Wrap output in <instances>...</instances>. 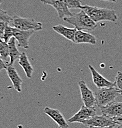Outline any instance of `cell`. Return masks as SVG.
Returning a JSON list of instances; mask_svg holds the SVG:
<instances>
[{"label":"cell","instance_id":"obj_10","mask_svg":"<svg viewBox=\"0 0 122 128\" xmlns=\"http://www.w3.org/2000/svg\"><path fill=\"white\" fill-rule=\"evenodd\" d=\"M88 68H89L91 73L92 81L98 89L99 88H110L115 86L114 82L108 81L106 78H104L92 65H89Z\"/></svg>","mask_w":122,"mask_h":128},{"label":"cell","instance_id":"obj_24","mask_svg":"<svg viewBox=\"0 0 122 128\" xmlns=\"http://www.w3.org/2000/svg\"><path fill=\"white\" fill-rule=\"evenodd\" d=\"M6 68H7V64L4 62V60L2 59L1 56H0V71L4 70V69H6Z\"/></svg>","mask_w":122,"mask_h":128},{"label":"cell","instance_id":"obj_14","mask_svg":"<svg viewBox=\"0 0 122 128\" xmlns=\"http://www.w3.org/2000/svg\"><path fill=\"white\" fill-rule=\"evenodd\" d=\"M97 42L96 38L91 33L83 30H76L75 35V42L76 44H89L95 45Z\"/></svg>","mask_w":122,"mask_h":128},{"label":"cell","instance_id":"obj_30","mask_svg":"<svg viewBox=\"0 0 122 128\" xmlns=\"http://www.w3.org/2000/svg\"></svg>","mask_w":122,"mask_h":128},{"label":"cell","instance_id":"obj_7","mask_svg":"<svg viewBox=\"0 0 122 128\" xmlns=\"http://www.w3.org/2000/svg\"><path fill=\"white\" fill-rule=\"evenodd\" d=\"M96 115V110L95 108H90L83 105L77 113L73 114L68 120L70 123L79 122L81 123L83 121L90 119L92 117Z\"/></svg>","mask_w":122,"mask_h":128},{"label":"cell","instance_id":"obj_3","mask_svg":"<svg viewBox=\"0 0 122 128\" xmlns=\"http://www.w3.org/2000/svg\"><path fill=\"white\" fill-rule=\"evenodd\" d=\"M96 105L99 108L104 107L115 102L118 96L121 95L120 92L113 87L99 88L94 92Z\"/></svg>","mask_w":122,"mask_h":128},{"label":"cell","instance_id":"obj_18","mask_svg":"<svg viewBox=\"0 0 122 128\" xmlns=\"http://www.w3.org/2000/svg\"><path fill=\"white\" fill-rule=\"evenodd\" d=\"M0 56L4 62L8 64L9 62H7V59L9 57L8 44L2 40H0Z\"/></svg>","mask_w":122,"mask_h":128},{"label":"cell","instance_id":"obj_29","mask_svg":"<svg viewBox=\"0 0 122 128\" xmlns=\"http://www.w3.org/2000/svg\"><path fill=\"white\" fill-rule=\"evenodd\" d=\"M2 1H3V0H0V6H1V3H2Z\"/></svg>","mask_w":122,"mask_h":128},{"label":"cell","instance_id":"obj_23","mask_svg":"<svg viewBox=\"0 0 122 128\" xmlns=\"http://www.w3.org/2000/svg\"><path fill=\"white\" fill-rule=\"evenodd\" d=\"M6 24H7L4 23V22H0V40H3L4 32H5V27H6Z\"/></svg>","mask_w":122,"mask_h":128},{"label":"cell","instance_id":"obj_26","mask_svg":"<svg viewBox=\"0 0 122 128\" xmlns=\"http://www.w3.org/2000/svg\"><path fill=\"white\" fill-rule=\"evenodd\" d=\"M115 125L107 126V127H89V128H115Z\"/></svg>","mask_w":122,"mask_h":128},{"label":"cell","instance_id":"obj_13","mask_svg":"<svg viewBox=\"0 0 122 128\" xmlns=\"http://www.w3.org/2000/svg\"><path fill=\"white\" fill-rule=\"evenodd\" d=\"M6 70L8 77L13 84V87L17 92H21L22 91V80L17 73V70L13 65H7Z\"/></svg>","mask_w":122,"mask_h":128},{"label":"cell","instance_id":"obj_16","mask_svg":"<svg viewBox=\"0 0 122 128\" xmlns=\"http://www.w3.org/2000/svg\"><path fill=\"white\" fill-rule=\"evenodd\" d=\"M19 64L23 68L24 71L25 72V74H26V76L29 79L32 78L34 70H33V66L29 61L28 56H27L26 53L24 52L21 53V56L19 58Z\"/></svg>","mask_w":122,"mask_h":128},{"label":"cell","instance_id":"obj_20","mask_svg":"<svg viewBox=\"0 0 122 128\" xmlns=\"http://www.w3.org/2000/svg\"><path fill=\"white\" fill-rule=\"evenodd\" d=\"M65 4L68 9H81V0H64Z\"/></svg>","mask_w":122,"mask_h":128},{"label":"cell","instance_id":"obj_5","mask_svg":"<svg viewBox=\"0 0 122 128\" xmlns=\"http://www.w3.org/2000/svg\"><path fill=\"white\" fill-rule=\"evenodd\" d=\"M78 86L81 94V100L83 102L84 105L88 107L95 108L96 102L94 93L88 88L84 80L79 81Z\"/></svg>","mask_w":122,"mask_h":128},{"label":"cell","instance_id":"obj_9","mask_svg":"<svg viewBox=\"0 0 122 128\" xmlns=\"http://www.w3.org/2000/svg\"><path fill=\"white\" fill-rule=\"evenodd\" d=\"M35 32L33 30H21L13 28V37L17 41L19 47L27 49L29 48V40Z\"/></svg>","mask_w":122,"mask_h":128},{"label":"cell","instance_id":"obj_19","mask_svg":"<svg viewBox=\"0 0 122 128\" xmlns=\"http://www.w3.org/2000/svg\"><path fill=\"white\" fill-rule=\"evenodd\" d=\"M12 37H13V27L11 26L9 24H7L6 25L5 32H4L3 40L8 43V41L10 40Z\"/></svg>","mask_w":122,"mask_h":128},{"label":"cell","instance_id":"obj_4","mask_svg":"<svg viewBox=\"0 0 122 128\" xmlns=\"http://www.w3.org/2000/svg\"><path fill=\"white\" fill-rule=\"evenodd\" d=\"M9 25L14 28L21 30L38 32L41 31L43 29L42 24L36 21L34 18H25L17 16H14L12 17L11 21Z\"/></svg>","mask_w":122,"mask_h":128},{"label":"cell","instance_id":"obj_6","mask_svg":"<svg viewBox=\"0 0 122 128\" xmlns=\"http://www.w3.org/2000/svg\"><path fill=\"white\" fill-rule=\"evenodd\" d=\"M86 127H107L115 125L114 120L107 116L95 115L90 119L85 120L81 122Z\"/></svg>","mask_w":122,"mask_h":128},{"label":"cell","instance_id":"obj_27","mask_svg":"<svg viewBox=\"0 0 122 128\" xmlns=\"http://www.w3.org/2000/svg\"><path fill=\"white\" fill-rule=\"evenodd\" d=\"M115 128H122L121 124H115Z\"/></svg>","mask_w":122,"mask_h":128},{"label":"cell","instance_id":"obj_1","mask_svg":"<svg viewBox=\"0 0 122 128\" xmlns=\"http://www.w3.org/2000/svg\"><path fill=\"white\" fill-rule=\"evenodd\" d=\"M80 9L83 10L96 24L100 21L115 22L118 20V16L113 9L91 6L89 5L82 6Z\"/></svg>","mask_w":122,"mask_h":128},{"label":"cell","instance_id":"obj_25","mask_svg":"<svg viewBox=\"0 0 122 128\" xmlns=\"http://www.w3.org/2000/svg\"><path fill=\"white\" fill-rule=\"evenodd\" d=\"M114 120L115 124H121L122 125V115L118 117H116L113 119Z\"/></svg>","mask_w":122,"mask_h":128},{"label":"cell","instance_id":"obj_2","mask_svg":"<svg viewBox=\"0 0 122 128\" xmlns=\"http://www.w3.org/2000/svg\"><path fill=\"white\" fill-rule=\"evenodd\" d=\"M63 20L73 25L77 30H86L89 32L94 31L97 27V24L81 9L79 12L72 14V16L65 17Z\"/></svg>","mask_w":122,"mask_h":128},{"label":"cell","instance_id":"obj_22","mask_svg":"<svg viewBox=\"0 0 122 128\" xmlns=\"http://www.w3.org/2000/svg\"><path fill=\"white\" fill-rule=\"evenodd\" d=\"M12 17L8 14L7 12L0 9V22H4L8 24H10Z\"/></svg>","mask_w":122,"mask_h":128},{"label":"cell","instance_id":"obj_11","mask_svg":"<svg viewBox=\"0 0 122 128\" xmlns=\"http://www.w3.org/2000/svg\"><path fill=\"white\" fill-rule=\"evenodd\" d=\"M99 108L102 114L112 119L122 115V102L115 101L113 103Z\"/></svg>","mask_w":122,"mask_h":128},{"label":"cell","instance_id":"obj_17","mask_svg":"<svg viewBox=\"0 0 122 128\" xmlns=\"http://www.w3.org/2000/svg\"><path fill=\"white\" fill-rule=\"evenodd\" d=\"M16 38L14 37H12L10 40L8 41V47H9V54L10 61L7 65H13L14 62L17 59H19L21 56V53L17 49L16 46Z\"/></svg>","mask_w":122,"mask_h":128},{"label":"cell","instance_id":"obj_15","mask_svg":"<svg viewBox=\"0 0 122 128\" xmlns=\"http://www.w3.org/2000/svg\"><path fill=\"white\" fill-rule=\"evenodd\" d=\"M52 28H53L54 31L61 34L67 40L72 41L73 42H75V35L76 30H77L75 28H71L66 27L62 25H54Z\"/></svg>","mask_w":122,"mask_h":128},{"label":"cell","instance_id":"obj_8","mask_svg":"<svg viewBox=\"0 0 122 128\" xmlns=\"http://www.w3.org/2000/svg\"><path fill=\"white\" fill-rule=\"evenodd\" d=\"M40 1L45 4L53 6L57 11L59 18L61 19L72 15V13L67 7L64 0H40Z\"/></svg>","mask_w":122,"mask_h":128},{"label":"cell","instance_id":"obj_12","mask_svg":"<svg viewBox=\"0 0 122 128\" xmlns=\"http://www.w3.org/2000/svg\"><path fill=\"white\" fill-rule=\"evenodd\" d=\"M44 113L49 116L52 120H53L58 124L59 127L61 128H69V125L67 123L65 118L61 112L57 109L51 108L48 106H46L43 110Z\"/></svg>","mask_w":122,"mask_h":128},{"label":"cell","instance_id":"obj_21","mask_svg":"<svg viewBox=\"0 0 122 128\" xmlns=\"http://www.w3.org/2000/svg\"><path fill=\"white\" fill-rule=\"evenodd\" d=\"M115 87L122 95V72H118L115 77Z\"/></svg>","mask_w":122,"mask_h":128},{"label":"cell","instance_id":"obj_28","mask_svg":"<svg viewBox=\"0 0 122 128\" xmlns=\"http://www.w3.org/2000/svg\"><path fill=\"white\" fill-rule=\"evenodd\" d=\"M101 1H109V2H115L116 1V0H101Z\"/></svg>","mask_w":122,"mask_h":128}]
</instances>
